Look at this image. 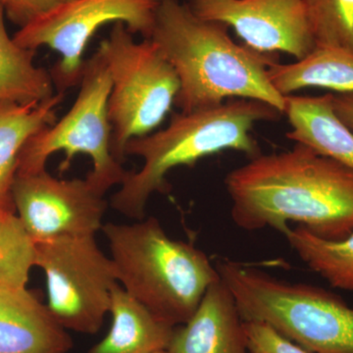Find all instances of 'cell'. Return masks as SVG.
<instances>
[{"instance_id": "obj_20", "label": "cell", "mask_w": 353, "mask_h": 353, "mask_svg": "<svg viewBox=\"0 0 353 353\" xmlns=\"http://www.w3.org/2000/svg\"><path fill=\"white\" fill-rule=\"evenodd\" d=\"M36 257V243L20 218L0 212V287L24 289Z\"/></svg>"}, {"instance_id": "obj_12", "label": "cell", "mask_w": 353, "mask_h": 353, "mask_svg": "<svg viewBox=\"0 0 353 353\" xmlns=\"http://www.w3.org/2000/svg\"><path fill=\"white\" fill-rule=\"evenodd\" d=\"M167 350L171 353H250L240 310L222 279L208 288L189 321L176 327Z\"/></svg>"}, {"instance_id": "obj_16", "label": "cell", "mask_w": 353, "mask_h": 353, "mask_svg": "<svg viewBox=\"0 0 353 353\" xmlns=\"http://www.w3.org/2000/svg\"><path fill=\"white\" fill-rule=\"evenodd\" d=\"M109 312L110 331L88 353H152L168 348L176 327L157 318L120 284L114 288Z\"/></svg>"}, {"instance_id": "obj_25", "label": "cell", "mask_w": 353, "mask_h": 353, "mask_svg": "<svg viewBox=\"0 0 353 353\" xmlns=\"http://www.w3.org/2000/svg\"><path fill=\"white\" fill-rule=\"evenodd\" d=\"M152 353H171V352H169L168 350H157V352H154Z\"/></svg>"}, {"instance_id": "obj_19", "label": "cell", "mask_w": 353, "mask_h": 353, "mask_svg": "<svg viewBox=\"0 0 353 353\" xmlns=\"http://www.w3.org/2000/svg\"><path fill=\"white\" fill-rule=\"evenodd\" d=\"M283 234L309 269L334 289L353 292V233L343 240L332 241L297 226Z\"/></svg>"}, {"instance_id": "obj_23", "label": "cell", "mask_w": 353, "mask_h": 353, "mask_svg": "<svg viewBox=\"0 0 353 353\" xmlns=\"http://www.w3.org/2000/svg\"><path fill=\"white\" fill-rule=\"evenodd\" d=\"M69 1L72 0H7L4 10L7 19L22 28Z\"/></svg>"}, {"instance_id": "obj_3", "label": "cell", "mask_w": 353, "mask_h": 353, "mask_svg": "<svg viewBox=\"0 0 353 353\" xmlns=\"http://www.w3.org/2000/svg\"><path fill=\"white\" fill-rule=\"evenodd\" d=\"M284 115L266 102L236 99L214 108L174 112L161 131L132 139L125 148L126 157H141V170L128 171L111 206L132 219H145V208L153 194H168L167 175L181 166H194L199 160L225 150L261 154L252 137L259 122L277 121Z\"/></svg>"}, {"instance_id": "obj_24", "label": "cell", "mask_w": 353, "mask_h": 353, "mask_svg": "<svg viewBox=\"0 0 353 353\" xmlns=\"http://www.w3.org/2000/svg\"><path fill=\"white\" fill-rule=\"evenodd\" d=\"M333 108L336 117L353 132V92L334 94Z\"/></svg>"}, {"instance_id": "obj_15", "label": "cell", "mask_w": 353, "mask_h": 353, "mask_svg": "<svg viewBox=\"0 0 353 353\" xmlns=\"http://www.w3.org/2000/svg\"><path fill=\"white\" fill-rule=\"evenodd\" d=\"M64 94H55L41 103L0 101V212L16 213L12 187L21 150L28 139L57 120Z\"/></svg>"}, {"instance_id": "obj_28", "label": "cell", "mask_w": 353, "mask_h": 353, "mask_svg": "<svg viewBox=\"0 0 353 353\" xmlns=\"http://www.w3.org/2000/svg\"><path fill=\"white\" fill-rule=\"evenodd\" d=\"M4 213H6V212H4Z\"/></svg>"}, {"instance_id": "obj_22", "label": "cell", "mask_w": 353, "mask_h": 353, "mask_svg": "<svg viewBox=\"0 0 353 353\" xmlns=\"http://www.w3.org/2000/svg\"><path fill=\"white\" fill-rule=\"evenodd\" d=\"M243 328L250 353H309L265 323L243 321Z\"/></svg>"}, {"instance_id": "obj_11", "label": "cell", "mask_w": 353, "mask_h": 353, "mask_svg": "<svg viewBox=\"0 0 353 353\" xmlns=\"http://www.w3.org/2000/svg\"><path fill=\"white\" fill-rule=\"evenodd\" d=\"M201 19L233 28L245 46L262 53L303 59L316 46L303 0H187Z\"/></svg>"}, {"instance_id": "obj_21", "label": "cell", "mask_w": 353, "mask_h": 353, "mask_svg": "<svg viewBox=\"0 0 353 353\" xmlns=\"http://www.w3.org/2000/svg\"><path fill=\"white\" fill-rule=\"evenodd\" d=\"M316 48L353 51V0H303Z\"/></svg>"}, {"instance_id": "obj_5", "label": "cell", "mask_w": 353, "mask_h": 353, "mask_svg": "<svg viewBox=\"0 0 353 353\" xmlns=\"http://www.w3.org/2000/svg\"><path fill=\"white\" fill-rule=\"evenodd\" d=\"M216 268L243 321L268 324L309 353H353V307L341 296L232 260Z\"/></svg>"}, {"instance_id": "obj_4", "label": "cell", "mask_w": 353, "mask_h": 353, "mask_svg": "<svg viewBox=\"0 0 353 353\" xmlns=\"http://www.w3.org/2000/svg\"><path fill=\"white\" fill-rule=\"evenodd\" d=\"M118 282L130 296L173 327L194 314L206 290L220 279L208 255L171 239L154 217L134 224L106 223Z\"/></svg>"}, {"instance_id": "obj_10", "label": "cell", "mask_w": 353, "mask_h": 353, "mask_svg": "<svg viewBox=\"0 0 353 353\" xmlns=\"http://www.w3.org/2000/svg\"><path fill=\"white\" fill-rule=\"evenodd\" d=\"M16 214L32 241L58 236H87L102 229L108 201L85 179H57L48 170L16 175Z\"/></svg>"}, {"instance_id": "obj_26", "label": "cell", "mask_w": 353, "mask_h": 353, "mask_svg": "<svg viewBox=\"0 0 353 353\" xmlns=\"http://www.w3.org/2000/svg\"><path fill=\"white\" fill-rule=\"evenodd\" d=\"M7 0H0V4H2V6H6Z\"/></svg>"}, {"instance_id": "obj_13", "label": "cell", "mask_w": 353, "mask_h": 353, "mask_svg": "<svg viewBox=\"0 0 353 353\" xmlns=\"http://www.w3.org/2000/svg\"><path fill=\"white\" fill-rule=\"evenodd\" d=\"M73 341L48 305L26 289L0 287V353H68Z\"/></svg>"}, {"instance_id": "obj_8", "label": "cell", "mask_w": 353, "mask_h": 353, "mask_svg": "<svg viewBox=\"0 0 353 353\" xmlns=\"http://www.w3.org/2000/svg\"><path fill=\"white\" fill-rule=\"evenodd\" d=\"M36 266L44 272L48 308L65 329L94 334L110 310L118 282L113 260L94 234L36 241Z\"/></svg>"}, {"instance_id": "obj_9", "label": "cell", "mask_w": 353, "mask_h": 353, "mask_svg": "<svg viewBox=\"0 0 353 353\" xmlns=\"http://www.w3.org/2000/svg\"><path fill=\"white\" fill-rule=\"evenodd\" d=\"M154 0H72L20 28L16 43L37 50L48 46L59 60L50 70L55 90L64 94L80 85L88 41L102 26L123 23L132 34L150 39L154 25Z\"/></svg>"}, {"instance_id": "obj_27", "label": "cell", "mask_w": 353, "mask_h": 353, "mask_svg": "<svg viewBox=\"0 0 353 353\" xmlns=\"http://www.w3.org/2000/svg\"><path fill=\"white\" fill-rule=\"evenodd\" d=\"M154 1L159 2L160 0H154Z\"/></svg>"}, {"instance_id": "obj_17", "label": "cell", "mask_w": 353, "mask_h": 353, "mask_svg": "<svg viewBox=\"0 0 353 353\" xmlns=\"http://www.w3.org/2000/svg\"><path fill=\"white\" fill-rule=\"evenodd\" d=\"M268 76L283 97L308 88H328L336 94L353 92V51L315 48L294 63L272 65Z\"/></svg>"}, {"instance_id": "obj_7", "label": "cell", "mask_w": 353, "mask_h": 353, "mask_svg": "<svg viewBox=\"0 0 353 353\" xmlns=\"http://www.w3.org/2000/svg\"><path fill=\"white\" fill-rule=\"evenodd\" d=\"M79 94L61 119L43 128L28 139L18 160V175L46 170L53 153L64 152L60 171L69 168L76 154L92 159V170L85 180L95 192L105 196L120 185L127 172L111 152L112 127L108 117V99L112 82L108 65L99 51L85 61Z\"/></svg>"}, {"instance_id": "obj_1", "label": "cell", "mask_w": 353, "mask_h": 353, "mask_svg": "<svg viewBox=\"0 0 353 353\" xmlns=\"http://www.w3.org/2000/svg\"><path fill=\"white\" fill-rule=\"evenodd\" d=\"M232 220L243 231L289 223L338 241L353 233V170L307 145L259 154L227 174Z\"/></svg>"}, {"instance_id": "obj_2", "label": "cell", "mask_w": 353, "mask_h": 353, "mask_svg": "<svg viewBox=\"0 0 353 353\" xmlns=\"http://www.w3.org/2000/svg\"><path fill=\"white\" fill-rule=\"evenodd\" d=\"M228 30L223 23L197 17L185 2H158L150 39L178 75L176 108L190 112L227 99H246L266 102L284 114L285 97L268 76L278 55L234 43Z\"/></svg>"}, {"instance_id": "obj_14", "label": "cell", "mask_w": 353, "mask_h": 353, "mask_svg": "<svg viewBox=\"0 0 353 353\" xmlns=\"http://www.w3.org/2000/svg\"><path fill=\"white\" fill-rule=\"evenodd\" d=\"M333 95L285 97L284 114L292 127L287 137L353 170V132L334 114Z\"/></svg>"}, {"instance_id": "obj_18", "label": "cell", "mask_w": 353, "mask_h": 353, "mask_svg": "<svg viewBox=\"0 0 353 353\" xmlns=\"http://www.w3.org/2000/svg\"><path fill=\"white\" fill-rule=\"evenodd\" d=\"M0 4V101L41 103L57 94L50 70L38 67L37 50L23 48L9 36Z\"/></svg>"}, {"instance_id": "obj_6", "label": "cell", "mask_w": 353, "mask_h": 353, "mask_svg": "<svg viewBox=\"0 0 353 353\" xmlns=\"http://www.w3.org/2000/svg\"><path fill=\"white\" fill-rule=\"evenodd\" d=\"M97 51L112 82L108 99L111 152L123 164L127 143L152 134L171 112L180 81L152 39L134 41L123 23L114 24Z\"/></svg>"}]
</instances>
